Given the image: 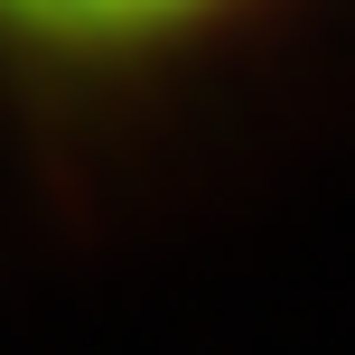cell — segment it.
Here are the masks:
<instances>
[{
  "mask_svg": "<svg viewBox=\"0 0 355 355\" xmlns=\"http://www.w3.org/2000/svg\"><path fill=\"white\" fill-rule=\"evenodd\" d=\"M327 0H0V85L47 103L187 94L281 47Z\"/></svg>",
  "mask_w": 355,
  "mask_h": 355,
  "instance_id": "cell-1",
  "label": "cell"
}]
</instances>
